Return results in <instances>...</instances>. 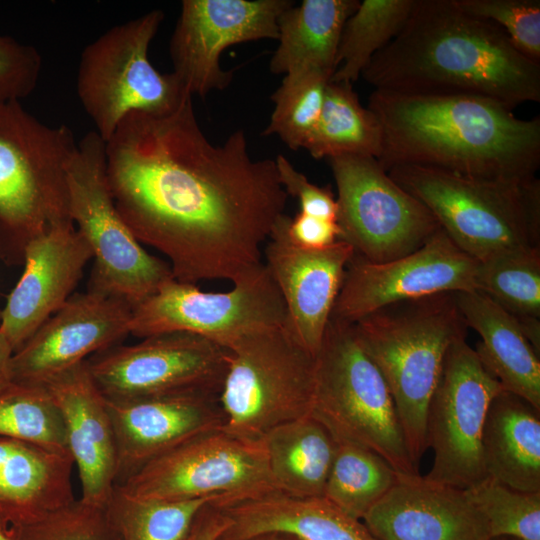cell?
<instances>
[{"mask_svg": "<svg viewBox=\"0 0 540 540\" xmlns=\"http://www.w3.org/2000/svg\"><path fill=\"white\" fill-rule=\"evenodd\" d=\"M363 523L377 540H489L488 523L465 489L420 474L397 475Z\"/></svg>", "mask_w": 540, "mask_h": 540, "instance_id": "cell-22", "label": "cell"}, {"mask_svg": "<svg viewBox=\"0 0 540 540\" xmlns=\"http://www.w3.org/2000/svg\"><path fill=\"white\" fill-rule=\"evenodd\" d=\"M163 18L152 10L113 26L81 53L77 95L105 142L130 113H168L192 98L173 72L160 73L150 62Z\"/></svg>", "mask_w": 540, "mask_h": 540, "instance_id": "cell-9", "label": "cell"}, {"mask_svg": "<svg viewBox=\"0 0 540 540\" xmlns=\"http://www.w3.org/2000/svg\"><path fill=\"white\" fill-rule=\"evenodd\" d=\"M465 490L485 517L490 538L540 540V492L515 490L489 477Z\"/></svg>", "mask_w": 540, "mask_h": 540, "instance_id": "cell-37", "label": "cell"}, {"mask_svg": "<svg viewBox=\"0 0 540 540\" xmlns=\"http://www.w3.org/2000/svg\"><path fill=\"white\" fill-rule=\"evenodd\" d=\"M467 324L481 337L475 352L503 390L540 409L539 354L519 321L480 291L455 292Z\"/></svg>", "mask_w": 540, "mask_h": 540, "instance_id": "cell-26", "label": "cell"}, {"mask_svg": "<svg viewBox=\"0 0 540 540\" xmlns=\"http://www.w3.org/2000/svg\"><path fill=\"white\" fill-rule=\"evenodd\" d=\"M232 283L229 291L207 292L173 278L133 309L129 332L139 338L187 332L229 348L253 330L287 322L283 298L263 262Z\"/></svg>", "mask_w": 540, "mask_h": 540, "instance_id": "cell-12", "label": "cell"}, {"mask_svg": "<svg viewBox=\"0 0 540 540\" xmlns=\"http://www.w3.org/2000/svg\"><path fill=\"white\" fill-rule=\"evenodd\" d=\"M70 216L94 259L89 289L134 308L173 279L167 261L142 246L118 213L106 177L105 141L87 133L67 166Z\"/></svg>", "mask_w": 540, "mask_h": 540, "instance_id": "cell-10", "label": "cell"}, {"mask_svg": "<svg viewBox=\"0 0 540 540\" xmlns=\"http://www.w3.org/2000/svg\"><path fill=\"white\" fill-rule=\"evenodd\" d=\"M352 324L360 346L385 380L418 468L428 449V406L446 353L467 335L455 292L393 303Z\"/></svg>", "mask_w": 540, "mask_h": 540, "instance_id": "cell-4", "label": "cell"}, {"mask_svg": "<svg viewBox=\"0 0 540 540\" xmlns=\"http://www.w3.org/2000/svg\"><path fill=\"white\" fill-rule=\"evenodd\" d=\"M13 350L0 333V392L12 384L11 358Z\"/></svg>", "mask_w": 540, "mask_h": 540, "instance_id": "cell-44", "label": "cell"}, {"mask_svg": "<svg viewBox=\"0 0 540 540\" xmlns=\"http://www.w3.org/2000/svg\"><path fill=\"white\" fill-rule=\"evenodd\" d=\"M69 453L0 436V515L10 526L30 523L76 498Z\"/></svg>", "mask_w": 540, "mask_h": 540, "instance_id": "cell-25", "label": "cell"}, {"mask_svg": "<svg viewBox=\"0 0 540 540\" xmlns=\"http://www.w3.org/2000/svg\"><path fill=\"white\" fill-rule=\"evenodd\" d=\"M262 440L277 491L323 496L337 442L320 421L310 414L273 428Z\"/></svg>", "mask_w": 540, "mask_h": 540, "instance_id": "cell-29", "label": "cell"}, {"mask_svg": "<svg viewBox=\"0 0 540 540\" xmlns=\"http://www.w3.org/2000/svg\"><path fill=\"white\" fill-rule=\"evenodd\" d=\"M382 130L387 171L416 165L484 179L527 180L540 165V118L516 117L477 95L374 89L367 107Z\"/></svg>", "mask_w": 540, "mask_h": 540, "instance_id": "cell-2", "label": "cell"}, {"mask_svg": "<svg viewBox=\"0 0 540 540\" xmlns=\"http://www.w3.org/2000/svg\"><path fill=\"white\" fill-rule=\"evenodd\" d=\"M336 442L323 496L349 516L362 520L392 488L398 472L368 448Z\"/></svg>", "mask_w": 540, "mask_h": 540, "instance_id": "cell-32", "label": "cell"}, {"mask_svg": "<svg viewBox=\"0 0 540 540\" xmlns=\"http://www.w3.org/2000/svg\"><path fill=\"white\" fill-rule=\"evenodd\" d=\"M358 0H303L286 9L278 20V47L270 71L287 74L312 70L333 76L337 53L347 19Z\"/></svg>", "mask_w": 540, "mask_h": 540, "instance_id": "cell-28", "label": "cell"}, {"mask_svg": "<svg viewBox=\"0 0 540 540\" xmlns=\"http://www.w3.org/2000/svg\"><path fill=\"white\" fill-rule=\"evenodd\" d=\"M311 415L336 441L374 451L399 473L419 474L389 389L352 323L330 318L315 356Z\"/></svg>", "mask_w": 540, "mask_h": 540, "instance_id": "cell-7", "label": "cell"}, {"mask_svg": "<svg viewBox=\"0 0 540 540\" xmlns=\"http://www.w3.org/2000/svg\"><path fill=\"white\" fill-rule=\"evenodd\" d=\"M415 0H364L347 19L330 81L353 84L372 57L403 28Z\"/></svg>", "mask_w": 540, "mask_h": 540, "instance_id": "cell-31", "label": "cell"}, {"mask_svg": "<svg viewBox=\"0 0 540 540\" xmlns=\"http://www.w3.org/2000/svg\"><path fill=\"white\" fill-rule=\"evenodd\" d=\"M337 187L340 240L370 262H386L422 246L438 229L430 211L370 156L327 159Z\"/></svg>", "mask_w": 540, "mask_h": 540, "instance_id": "cell-13", "label": "cell"}, {"mask_svg": "<svg viewBox=\"0 0 540 540\" xmlns=\"http://www.w3.org/2000/svg\"><path fill=\"white\" fill-rule=\"evenodd\" d=\"M134 307L94 289L72 295L11 358L12 383L44 386L130 334Z\"/></svg>", "mask_w": 540, "mask_h": 540, "instance_id": "cell-18", "label": "cell"}, {"mask_svg": "<svg viewBox=\"0 0 540 540\" xmlns=\"http://www.w3.org/2000/svg\"><path fill=\"white\" fill-rule=\"evenodd\" d=\"M361 76L378 90L470 94L511 109L540 101V63L455 0H415L403 28Z\"/></svg>", "mask_w": 540, "mask_h": 540, "instance_id": "cell-3", "label": "cell"}, {"mask_svg": "<svg viewBox=\"0 0 540 540\" xmlns=\"http://www.w3.org/2000/svg\"><path fill=\"white\" fill-rule=\"evenodd\" d=\"M91 259L74 223L52 226L29 242L22 275L0 313V333L13 353L72 296Z\"/></svg>", "mask_w": 540, "mask_h": 540, "instance_id": "cell-21", "label": "cell"}, {"mask_svg": "<svg viewBox=\"0 0 540 540\" xmlns=\"http://www.w3.org/2000/svg\"><path fill=\"white\" fill-rule=\"evenodd\" d=\"M115 487L137 498L211 499L217 505L277 491L263 440L242 439L224 429L185 442Z\"/></svg>", "mask_w": 540, "mask_h": 540, "instance_id": "cell-11", "label": "cell"}, {"mask_svg": "<svg viewBox=\"0 0 540 540\" xmlns=\"http://www.w3.org/2000/svg\"><path fill=\"white\" fill-rule=\"evenodd\" d=\"M229 350L187 332H167L117 344L86 360L107 400L209 392L220 394Z\"/></svg>", "mask_w": 540, "mask_h": 540, "instance_id": "cell-15", "label": "cell"}, {"mask_svg": "<svg viewBox=\"0 0 540 540\" xmlns=\"http://www.w3.org/2000/svg\"><path fill=\"white\" fill-rule=\"evenodd\" d=\"M286 234L289 240L302 248L323 249L340 240L341 230L337 221L322 219L298 212L287 216Z\"/></svg>", "mask_w": 540, "mask_h": 540, "instance_id": "cell-42", "label": "cell"}, {"mask_svg": "<svg viewBox=\"0 0 540 540\" xmlns=\"http://www.w3.org/2000/svg\"><path fill=\"white\" fill-rule=\"evenodd\" d=\"M503 390L466 338L448 349L427 412L433 465L424 477L459 489L484 480L481 439L493 398Z\"/></svg>", "mask_w": 540, "mask_h": 540, "instance_id": "cell-14", "label": "cell"}, {"mask_svg": "<svg viewBox=\"0 0 540 540\" xmlns=\"http://www.w3.org/2000/svg\"><path fill=\"white\" fill-rule=\"evenodd\" d=\"M330 77L312 70L285 74L271 96L274 103L264 135H277L291 150L304 148L315 128Z\"/></svg>", "mask_w": 540, "mask_h": 540, "instance_id": "cell-36", "label": "cell"}, {"mask_svg": "<svg viewBox=\"0 0 540 540\" xmlns=\"http://www.w3.org/2000/svg\"><path fill=\"white\" fill-rule=\"evenodd\" d=\"M478 268L441 228L415 251L390 261L370 262L354 253L331 318L355 323L400 301L476 290Z\"/></svg>", "mask_w": 540, "mask_h": 540, "instance_id": "cell-16", "label": "cell"}, {"mask_svg": "<svg viewBox=\"0 0 540 540\" xmlns=\"http://www.w3.org/2000/svg\"><path fill=\"white\" fill-rule=\"evenodd\" d=\"M116 443V481L198 436L224 428L219 394L188 392L107 400Z\"/></svg>", "mask_w": 540, "mask_h": 540, "instance_id": "cell-19", "label": "cell"}, {"mask_svg": "<svg viewBox=\"0 0 540 540\" xmlns=\"http://www.w3.org/2000/svg\"><path fill=\"white\" fill-rule=\"evenodd\" d=\"M390 177L478 262L540 248V181L484 179L416 165Z\"/></svg>", "mask_w": 540, "mask_h": 540, "instance_id": "cell-5", "label": "cell"}, {"mask_svg": "<svg viewBox=\"0 0 540 540\" xmlns=\"http://www.w3.org/2000/svg\"><path fill=\"white\" fill-rule=\"evenodd\" d=\"M274 161L284 191L298 200L300 212L337 221L338 205L330 186L320 187L311 183L282 154L277 155Z\"/></svg>", "mask_w": 540, "mask_h": 540, "instance_id": "cell-41", "label": "cell"}, {"mask_svg": "<svg viewBox=\"0 0 540 540\" xmlns=\"http://www.w3.org/2000/svg\"><path fill=\"white\" fill-rule=\"evenodd\" d=\"M11 528L16 540H121L106 506L80 498L35 521Z\"/></svg>", "mask_w": 540, "mask_h": 540, "instance_id": "cell-38", "label": "cell"}, {"mask_svg": "<svg viewBox=\"0 0 540 540\" xmlns=\"http://www.w3.org/2000/svg\"><path fill=\"white\" fill-rule=\"evenodd\" d=\"M0 436L69 453L61 413L45 386L12 383L0 392Z\"/></svg>", "mask_w": 540, "mask_h": 540, "instance_id": "cell-34", "label": "cell"}, {"mask_svg": "<svg viewBox=\"0 0 540 540\" xmlns=\"http://www.w3.org/2000/svg\"><path fill=\"white\" fill-rule=\"evenodd\" d=\"M476 290L517 320L540 319V248L479 262Z\"/></svg>", "mask_w": 540, "mask_h": 540, "instance_id": "cell-35", "label": "cell"}, {"mask_svg": "<svg viewBox=\"0 0 540 540\" xmlns=\"http://www.w3.org/2000/svg\"><path fill=\"white\" fill-rule=\"evenodd\" d=\"M208 502L137 498L115 487L105 506L121 540H183Z\"/></svg>", "mask_w": 540, "mask_h": 540, "instance_id": "cell-33", "label": "cell"}, {"mask_svg": "<svg viewBox=\"0 0 540 540\" xmlns=\"http://www.w3.org/2000/svg\"><path fill=\"white\" fill-rule=\"evenodd\" d=\"M286 217L272 229L263 263L283 298L289 329L316 356L354 249L342 240L323 249L299 247L286 234Z\"/></svg>", "mask_w": 540, "mask_h": 540, "instance_id": "cell-20", "label": "cell"}, {"mask_svg": "<svg viewBox=\"0 0 540 540\" xmlns=\"http://www.w3.org/2000/svg\"><path fill=\"white\" fill-rule=\"evenodd\" d=\"M0 540H16L11 526L0 515Z\"/></svg>", "mask_w": 540, "mask_h": 540, "instance_id": "cell-46", "label": "cell"}, {"mask_svg": "<svg viewBox=\"0 0 540 540\" xmlns=\"http://www.w3.org/2000/svg\"><path fill=\"white\" fill-rule=\"evenodd\" d=\"M489 540H520V539L509 537V536H499V537H492Z\"/></svg>", "mask_w": 540, "mask_h": 540, "instance_id": "cell-47", "label": "cell"}, {"mask_svg": "<svg viewBox=\"0 0 540 540\" xmlns=\"http://www.w3.org/2000/svg\"><path fill=\"white\" fill-rule=\"evenodd\" d=\"M481 449L486 477L515 490L540 492V409L501 390L489 406Z\"/></svg>", "mask_w": 540, "mask_h": 540, "instance_id": "cell-27", "label": "cell"}, {"mask_svg": "<svg viewBox=\"0 0 540 540\" xmlns=\"http://www.w3.org/2000/svg\"><path fill=\"white\" fill-rule=\"evenodd\" d=\"M77 143L65 125L50 126L20 101L0 103V259L23 265L31 240L73 223L67 166Z\"/></svg>", "mask_w": 540, "mask_h": 540, "instance_id": "cell-6", "label": "cell"}, {"mask_svg": "<svg viewBox=\"0 0 540 540\" xmlns=\"http://www.w3.org/2000/svg\"><path fill=\"white\" fill-rule=\"evenodd\" d=\"M465 13L490 21L530 60L540 63L539 0H455Z\"/></svg>", "mask_w": 540, "mask_h": 540, "instance_id": "cell-39", "label": "cell"}, {"mask_svg": "<svg viewBox=\"0 0 540 540\" xmlns=\"http://www.w3.org/2000/svg\"><path fill=\"white\" fill-rule=\"evenodd\" d=\"M218 506L229 524L217 540H251L265 533H284L299 540H377L361 520L324 496L274 491Z\"/></svg>", "mask_w": 540, "mask_h": 540, "instance_id": "cell-24", "label": "cell"}, {"mask_svg": "<svg viewBox=\"0 0 540 540\" xmlns=\"http://www.w3.org/2000/svg\"><path fill=\"white\" fill-rule=\"evenodd\" d=\"M290 0H183L171 36L173 73L191 95L227 87L232 72L220 65L232 45L278 38V20Z\"/></svg>", "mask_w": 540, "mask_h": 540, "instance_id": "cell-17", "label": "cell"}, {"mask_svg": "<svg viewBox=\"0 0 540 540\" xmlns=\"http://www.w3.org/2000/svg\"><path fill=\"white\" fill-rule=\"evenodd\" d=\"M229 524V519L214 502L206 503L197 513L183 540H217Z\"/></svg>", "mask_w": 540, "mask_h": 540, "instance_id": "cell-43", "label": "cell"}, {"mask_svg": "<svg viewBox=\"0 0 540 540\" xmlns=\"http://www.w3.org/2000/svg\"><path fill=\"white\" fill-rule=\"evenodd\" d=\"M227 349L219 394L226 432L258 441L273 428L311 414L315 356L287 323L253 330Z\"/></svg>", "mask_w": 540, "mask_h": 540, "instance_id": "cell-8", "label": "cell"}, {"mask_svg": "<svg viewBox=\"0 0 540 540\" xmlns=\"http://www.w3.org/2000/svg\"><path fill=\"white\" fill-rule=\"evenodd\" d=\"M105 167L118 213L182 283L234 282L259 266L285 214L275 161L253 159L243 130L213 144L192 98L172 112L127 115L105 142Z\"/></svg>", "mask_w": 540, "mask_h": 540, "instance_id": "cell-1", "label": "cell"}, {"mask_svg": "<svg viewBox=\"0 0 540 540\" xmlns=\"http://www.w3.org/2000/svg\"><path fill=\"white\" fill-rule=\"evenodd\" d=\"M251 540H299L298 538L284 533H265Z\"/></svg>", "mask_w": 540, "mask_h": 540, "instance_id": "cell-45", "label": "cell"}, {"mask_svg": "<svg viewBox=\"0 0 540 540\" xmlns=\"http://www.w3.org/2000/svg\"><path fill=\"white\" fill-rule=\"evenodd\" d=\"M42 66L37 49L0 35V103L20 101L36 88Z\"/></svg>", "mask_w": 540, "mask_h": 540, "instance_id": "cell-40", "label": "cell"}, {"mask_svg": "<svg viewBox=\"0 0 540 540\" xmlns=\"http://www.w3.org/2000/svg\"><path fill=\"white\" fill-rule=\"evenodd\" d=\"M65 427L68 452L77 467L84 502L105 506L116 481V443L105 397L86 361L45 385Z\"/></svg>", "mask_w": 540, "mask_h": 540, "instance_id": "cell-23", "label": "cell"}, {"mask_svg": "<svg viewBox=\"0 0 540 540\" xmlns=\"http://www.w3.org/2000/svg\"><path fill=\"white\" fill-rule=\"evenodd\" d=\"M315 159L341 155L370 156L382 152V130L350 83L329 81L319 120L304 145Z\"/></svg>", "mask_w": 540, "mask_h": 540, "instance_id": "cell-30", "label": "cell"}]
</instances>
